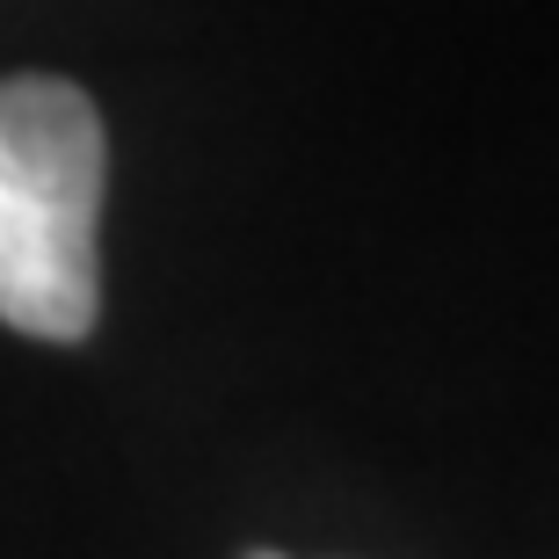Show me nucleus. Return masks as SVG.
Instances as JSON below:
<instances>
[{"label": "nucleus", "mask_w": 559, "mask_h": 559, "mask_svg": "<svg viewBox=\"0 0 559 559\" xmlns=\"http://www.w3.org/2000/svg\"><path fill=\"white\" fill-rule=\"evenodd\" d=\"M103 117L73 81H0V320L37 342H81L103 306Z\"/></svg>", "instance_id": "obj_1"}, {"label": "nucleus", "mask_w": 559, "mask_h": 559, "mask_svg": "<svg viewBox=\"0 0 559 559\" xmlns=\"http://www.w3.org/2000/svg\"><path fill=\"white\" fill-rule=\"evenodd\" d=\"M248 559H284V552H248Z\"/></svg>", "instance_id": "obj_2"}]
</instances>
